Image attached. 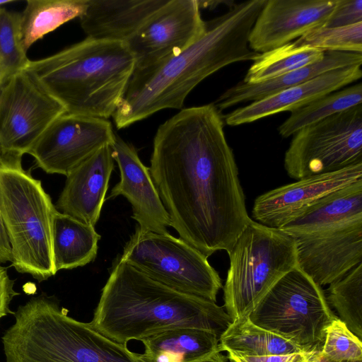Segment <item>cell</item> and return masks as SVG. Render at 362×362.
<instances>
[{"label":"cell","instance_id":"d590c367","mask_svg":"<svg viewBox=\"0 0 362 362\" xmlns=\"http://www.w3.org/2000/svg\"><path fill=\"white\" fill-rule=\"evenodd\" d=\"M4 153L0 146V162L3 158ZM12 260L11 248L2 221L0 211V264L11 262Z\"/></svg>","mask_w":362,"mask_h":362},{"label":"cell","instance_id":"cb8c5ba5","mask_svg":"<svg viewBox=\"0 0 362 362\" xmlns=\"http://www.w3.org/2000/svg\"><path fill=\"white\" fill-rule=\"evenodd\" d=\"M100 239L94 226L57 210L52 223V252L56 272L83 267L93 261Z\"/></svg>","mask_w":362,"mask_h":362},{"label":"cell","instance_id":"d4e9b609","mask_svg":"<svg viewBox=\"0 0 362 362\" xmlns=\"http://www.w3.org/2000/svg\"><path fill=\"white\" fill-rule=\"evenodd\" d=\"M87 3L88 0H28L20 18V35L25 51L62 25L80 18Z\"/></svg>","mask_w":362,"mask_h":362},{"label":"cell","instance_id":"7a4b0ae2","mask_svg":"<svg viewBox=\"0 0 362 362\" xmlns=\"http://www.w3.org/2000/svg\"><path fill=\"white\" fill-rule=\"evenodd\" d=\"M267 0H248L206 23L204 35L180 54L151 69L134 71L112 115L125 128L164 109H181L201 81L235 62L255 61L249 35Z\"/></svg>","mask_w":362,"mask_h":362},{"label":"cell","instance_id":"74e56055","mask_svg":"<svg viewBox=\"0 0 362 362\" xmlns=\"http://www.w3.org/2000/svg\"><path fill=\"white\" fill-rule=\"evenodd\" d=\"M308 362H330L325 358H324L321 354L320 351H316L313 354V355L310 356Z\"/></svg>","mask_w":362,"mask_h":362},{"label":"cell","instance_id":"277c9868","mask_svg":"<svg viewBox=\"0 0 362 362\" xmlns=\"http://www.w3.org/2000/svg\"><path fill=\"white\" fill-rule=\"evenodd\" d=\"M134 66L125 42L86 37L51 56L30 60L25 69L66 112L107 119L118 107Z\"/></svg>","mask_w":362,"mask_h":362},{"label":"cell","instance_id":"5bb4252c","mask_svg":"<svg viewBox=\"0 0 362 362\" xmlns=\"http://www.w3.org/2000/svg\"><path fill=\"white\" fill-rule=\"evenodd\" d=\"M294 238L298 268L320 286L341 279L361 263L362 219Z\"/></svg>","mask_w":362,"mask_h":362},{"label":"cell","instance_id":"e575fe53","mask_svg":"<svg viewBox=\"0 0 362 362\" xmlns=\"http://www.w3.org/2000/svg\"><path fill=\"white\" fill-rule=\"evenodd\" d=\"M14 281L9 277L7 269L0 266V319L13 313L9 308L12 299L19 293L14 288Z\"/></svg>","mask_w":362,"mask_h":362},{"label":"cell","instance_id":"30bf717a","mask_svg":"<svg viewBox=\"0 0 362 362\" xmlns=\"http://www.w3.org/2000/svg\"><path fill=\"white\" fill-rule=\"evenodd\" d=\"M362 163V104L306 126L285 153L284 168L296 180Z\"/></svg>","mask_w":362,"mask_h":362},{"label":"cell","instance_id":"e0dca14e","mask_svg":"<svg viewBox=\"0 0 362 362\" xmlns=\"http://www.w3.org/2000/svg\"><path fill=\"white\" fill-rule=\"evenodd\" d=\"M112 157L117 163L120 180L109 199L124 197L132 205V218L141 230L157 233H168L169 215L151 178L149 168L140 160L135 148L115 134L111 145Z\"/></svg>","mask_w":362,"mask_h":362},{"label":"cell","instance_id":"5b68a950","mask_svg":"<svg viewBox=\"0 0 362 362\" xmlns=\"http://www.w3.org/2000/svg\"><path fill=\"white\" fill-rule=\"evenodd\" d=\"M67 314L45 294L20 305L1 338L6 362H137L127 346Z\"/></svg>","mask_w":362,"mask_h":362},{"label":"cell","instance_id":"836d02e7","mask_svg":"<svg viewBox=\"0 0 362 362\" xmlns=\"http://www.w3.org/2000/svg\"><path fill=\"white\" fill-rule=\"evenodd\" d=\"M303 351L285 354H271L259 356H236L228 354L230 362H301L311 353Z\"/></svg>","mask_w":362,"mask_h":362},{"label":"cell","instance_id":"52a82bcc","mask_svg":"<svg viewBox=\"0 0 362 362\" xmlns=\"http://www.w3.org/2000/svg\"><path fill=\"white\" fill-rule=\"evenodd\" d=\"M228 255L223 300L232 320L248 317L275 284L298 267L295 238L252 219Z\"/></svg>","mask_w":362,"mask_h":362},{"label":"cell","instance_id":"484cf974","mask_svg":"<svg viewBox=\"0 0 362 362\" xmlns=\"http://www.w3.org/2000/svg\"><path fill=\"white\" fill-rule=\"evenodd\" d=\"M221 351L236 356L285 354L303 351L293 343L254 324L249 317L233 320L219 337Z\"/></svg>","mask_w":362,"mask_h":362},{"label":"cell","instance_id":"9a60e30c","mask_svg":"<svg viewBox=\"0 0 362 362\" xmlns=\"http://www.w3.org/2000/svg\"><path fill=\"white\" fill-rule=\"evenodd\" d=\"M362 180V163L305 177L257 197L252 216L256 222L280 228L329 194Z\"/></svg>","mask_w":362,"mask_h":362},{"label":"cell","instance_id":"603a6c76","mask_svg":"<svg viewBox=\"0 0 362 362\" xmlns=\"http://www.w3.org/2000/svg\"><path fill=\"white\" fill-rule=\"evenodd\" d=\"M359 219H362V180L329 194L279 229L295 238Z\"/></svg>","mask_w":362,"mask_h":362},{"label":"cell","instance_id":"f1b7e54d","mask_svg":"<svg viewBox=\"0 0 362 362\" xmlns=\"http://www.w3.org/2000/svg\"><path fill=\"white\" fill-rule=\"evenodd\" d=\"M325 297L329 305L337 312L338 318L361 340L362 263L330 284Z\"/></svg>","mask_w":362,"mask_h":362},{"label":"cell","instance_id":"d6a6232c","mask_svg":"<svg viewBox=\"0 0 362 362\" xmlns=\"http://www.w3.org/2000/svg\"><path fill=\"white\" fill-rule=\"evenodd\" d=\"M362 22V0H337L322 28H339Z\"/></svg>","mask_w":362,"mask_h":362},{"label":"cell","instance_id":"7402d4cb","mask_svg":"<svg viewBox=\"0 0 362 362\" xmlns=\"http://www.w3.org/2000/svg\"><path fill=\"white\" fill-rule=\"evenodd\" d=\"M145 350L137 362H204L222 352L219 337L194 327L168 329L141 340Z\"/></svg>","mask_w":362,"mask_h":362},{"label":"cell","instance_id":"4316f807","mask_svg":"<svg viewBox=\"0 0 362 362\" xmlns=\"http://www.w3.org/2000/svg\"><path fill=\"white\" fill-rule=\"evenodd\" d=\"M325 52L291 42L270 51L261 53L247 71L243 82L259 83L272 80L288 72L313 64L323 59Z\"/></svg>","mask_w":362,"mask_h":362},{"label":"cell","instance_id":"6da1fadb","mask_svg":"<svg viewBox=\"0 0 362 362\" xmlns=\"http://www.w3.org/2000/svg\"><path fill=\"white\" fill-rule=\"evenodd\" d=\"M148 168L180 238L206 257L228 254L251 218L215 105L182 109L160 125Z\"/></svg>","mask_w":362,"mask_h":362},{"label":"cell","instance_id":"8fae6325","mask_svg":"<svg viewBox=\"0 0 362 362\" xmlns=\"http://www.w3.org/2000/svg\"><path fill=\"white\" fill-rule=\"evenodd\" d=\"M64 107L27 69L0 90V146L5 153L23 156L60 115Z\"/></svg>","mask_w":362,"mask_h":362},{"label":"cell","instance_id":"44dd1931","mask_svg":"<svg viewBox=\"0 0 362 362\" xmlns=\"http://www.w3.org/2000/svg\"><path fill=\"white\" fill-rule=\"evenodd\" d=\"M362 64V54L345 52H325L320 61L288 72L272 80L250 84L243 81L223 92L215 106L223 110L240 103L255 102L284 89L301 84L327 71Z\"/></svg>","mask_w":362,"mask_h":362},{"label":"cell","instance_id":"f546056e","mask_svg":"<svg viewBox=\"0 0 362 362\" xmlns=\"http://www.w3.org/2000/svg\"><path fill=\"white\" fill-rule=\"evenodd\" d=\"M20 18L21 13L0 6V90L30 60L21 43Z\"/></svg>","mask_w":362,"mask_h":362},{"label":"cell","instance_id":"4dcf8cb0","mask_svg":"<svg viewBox=\"0 0 362 362\" xmlns=\"http://www.w3.org/2000/svg\"><path fill=\"white\" fill-rule=\"evenodd\" d=\"M323 52H345L362 54V22L339 28H318L294 41Z\"/></svg>","mask_w":362,"mask_h":362},{"label":"cell","instance_id":"2e32d148","mask_svg":"<svg viewBox=\"0 0 362 362\" xmlns=\"http://www.w3.org/2000/svg\"><path fill=\"white\" fill-rule=\"evenodd\" d=\"M337 0H267L249 35L251 49L263 53L323 25Z\"/></svg>","mask_w":362,"mask_h":362},{"label":"cell","instance_id":"83f0119b","mask_svg":"<svg viewBox=\"0 0 362 362\" xmlns=\"http://www.w3.org/2000/svg\"><path fill=\"white\" fill-rule=\"evenodd\" d=\"M361 104V83L339 89L291 111L290 116L279 127V133L287 138L306 126Z\"/></svg>","mask_w":362,"mask_h":362},{"label":"cell","instance_id":"7c38bea8","mask_svg":"<svg viewBox=\"0 0 362 362\" xmlns=\"http://www.w3.org/2000/svg\"><path fill=\"white\" fill-rule=\"evenodd\" d=\"M206 30L197 0H168L126 42L134 71L151 69L173 58Z\"/></svg>","mask_w":362,"mask_h":362},{"label":"cell","instance_id":"9c48e42d","mask_svg":"<svg viewBox=\"0 0 362 362\" xmlns=\"http://www.w3.org/2000/svg\"><path fill=\"white\" fill-rule=\"evenodd\" d=\"M119 258L175 290L214 302L223 287L208 257L169 233H157L136 226Z\"/></svg>","mask_w":362,"mask_h":362},{"label":"cell","instance_id":"d6986e66","mask_svg":"<svg viewBox=\"0 0 362 362\" xmlns=\"http://www.w3.org/2000/svg\"><path fill=\"white\" fill-rule=\"evenodd\" d=\"M361 76V65L331 70L301 84L235 109L222 117L226 124L238 126L281 112H291L356 81Z\"/></svg>","mask_w":362,"mask_h":362},{"label":"cell","instance_id":"ffe728a7","mask_svg":"<svg viewBox=\"0 0 362 362\" xmlns=\"http://www.w3.org/2000/svg\"><path fill=\"white\" fill-rule=\"evenodd\" d=\"M168 0H88L79 18L87 37L125 42Z\"/></svg>","mask_w":362,"mask_h":362},{"label":"cell","instance_id":"ac0fdd59","mask_svg":"<svg viewBox=\"0 0 362 362\" xmlns=\"http://www.w3.org/2000/svg\"><path fill=\"white\" fill-rule=\"evenodd\" d=\"M114 163L111 146H106L76 166L66 176L57 210L95 226L105 202Z\"/></svg>","mask_w":362,"mask_h":362},{"label":"cell","instance_id":"1f68e13d","mask_svg":"<svg viewBox=\"0 0 362 362\" xmlns=\"http://www.w3.org/2000/svg\"><path fill=\"white\" fill-rule=\"evenodd\" d=\"M330 362L362 361V343L339 318L327 328L320 351Z\"/></svg>","mask_w":362,"mask_h":362},{"label":"cell","instance_id":"8992f818","mask_svg":"<svg viewBox=\"0 0 362 362\" xmlns=\"http://www.w3.org/2000/svg\"><path fill=\"white\" fill-rule=\"evenodd\" d=\"M0 162V211L11 248V265L39 281L56 274L52 223L57 211L40 180L22 167V156Z\"/></svg>","mask_w":362,"mask_h":362},{"label":"cell","instance_id":"4fadbf2b","mask_svg":"<svg viewBox=\"0 0 362 362\" xmlns=\"http://www.w3.org/2000/svg\"><path fill=\"white\" fill-rule=\"evenodd\" d=\"M115 134L106 119L64 112L40 136L29 154L48 174L67 176L76 166L114 142Z\"/></svg>","mask_w":362,"mask_h":362},{"label":"cell","instance_id":"3957f363","mask_svg":"<svg viewBox=\"0 0 362 362\" xmlns=\"http://www.w3.org/2000/svg\"><path fill=\"white\" fill-rule=\"evenodd\" d=\"M232 321L216 302L175 290L119 257L90 324L127 346L130 340L179 327L205 329L220 337Z\"/></svg>","mask_w":362,"mask_h":362},{"label":"cell","instance_id":"8d00e7d4","mask_svg":"<svg viewBox=\"0 0 362 362\" xmlns=\"http://www.w3.org/2000/svg\"><path fill=\"white\" fill-rule=\"evenodd\" d=\"M204 362H230L226 356L223 355L221 352L216 354L210 359Z\"/></svg>","mask_w":362,"mask_h":362},{"label":"cell","instance_id":"ba28073f","mask_svg":"<svg viewBox=\"0 0 362 362\" xmlns=\"http://www.w3.org/2000/svg\"><path fill=\"white\" fill-rule=\"evenodd\" d=\"M325 296L322 286L297 267L275 284L248 317L303 351H320L327 327L338 318Z\"/></svg>","mask_w":362,"mask_h":362},{"label":"cell","instance_id":"f35d334b","mask_svg":"<svg viewBox=\"0 0 362 362\" xmlns=\"http://www.w3.org/2000/svg\"><path fill=\"white\" fill-rule=\"evenodd\" d=\"M13 0H0V6H2L5 4H9V3H12Z\"/></svg>","mask_w":362,"mask_h":362},{"label":"cell","instance_id":"ab89813d","mask_svg":"<svg viewBox=\"0 0 362 362\" xmlns=\"http://www.w3.org/2000/svg\"><path fill=\"white\" fill-rule=\"evenodd\" d=\"M349 362H362V361H349Z\"/></svg>","mask_w":362,"mask_h":362}]
</instances>
